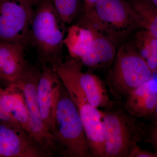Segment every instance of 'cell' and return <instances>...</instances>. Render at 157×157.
I'll return each mask as SVG.
<instances>
[{"label": "cell", "instance_id": "obj_25", "mask_svg": "<svg viewBox=\"0 0 157 157\" xmlns=\"http://www.w3.org/2000/svg\"><path fill=\"white\" fill-rule=\"evenodd\" d=\"M151 3L157 8V0H148Z\"/></svg>", "mask_w": 157, "mask_h": 157}, {"label": "cell", "instance_id": "obj_17", "mask_svg": "<svg viewBox=\"0 0 157 157\" xmlns=\"http://www.w3.org/2000/svg\"><path fill=\"white\" fill-rule=\"evenodd\" d=\"M136 14L140 29L150 33L157 39V8L148 0H127Z\"/></svg>", "mask_w": 157, "mask_h": 157}, {"label": "cell", "instance_id": "obj_21", "mask_svg": "<svg viewBox=\"0 0 157 157\" xmlns=\"http://www.w3.org/2000/svg\"><path fill=\"white\" fill-rule=\"evenodd\" d=\"M0 121L12 123H18L4 108L2 100H1V97H0Z\"/></svg>", "mask_w": 157, "mask_h": 157}, {"label": "cell", "instance_id": "obj_22", "mask_svg": "<svg viewBox=\"0 0 157 157\" xmlns=\"http://www.w3.org/2000/svg\"><path fill=\"white\" fill-rule=\"evenodd\" d=\"M149 138L157 152V124H154L150 130Z\"/></svg>", "mask_w": 157, "mask_h": 157}, {"label": "cell", "instance_id": "obj_11", "mask_svg": "<svg viewBox=\"0 0 157 157\" xmlns=\"http://www.w3.org/2000/svg\"><path fill=\"white\" fill-rule=\"evenodd\" d=\"M61 64L76 80L92 106L98 109H112L113 102L99 76L90 72H83L81 62L71 57L63 60Z\"/></svg>", "mask_w": 157, "mask_h": 157}, {"label": "cell", "instance_id": "obj_5", "mask_svg": "<svg viewBox=\"0 0 157 157\" xmlns=\"http://www.w3.org/2000/svg\"><path fill=\"white\" fill-rule=\"evenodd\" d=\"M103 111L105 157H130L138 143L143 140V125L126 111L117 109Z\"/></svg>", "mask_w": 157, "mask_h": 157}, {"label": "cell", "instance_id": "obj_10", "mask_svg": "<svg viewBox=\"0 0 157 157\" xmlns=\"http://www.w3.org/2000/svg\"><path fill=\"white\" fill-rule=\"evenodd\" d=\"M61 84L60 78L52 66L42 68L37 86V99L43 124L52 135L55 126Z\"/></svg>", "mask_w": 157, "mask_h": 157}, {"label": "cell", "instance_id": "obj_1", "mask_svg": "<svg viewBox=\"0 0 157 157\" xmlns=\"http://www.w3.org/2000/svg\"><path fill=\"white\" fill-rule=\"evenodd\" d=\"M66 25L51 0H39L31 24L29 43L36 49L41 67H54L63 61Z\"/></svg>", "mask_w": 157, "mask_h": 157}, {"label": "cell", "instance_id": "obj_13", "mask_svg": "<svg viewBox=\"0 0 157 157\" xmlns=\"http://www.w3.org/2000/svg\"><path fill=\"white\" fill-rule=\"evenodd\" d=\"M157 102V82L153 77L129 94L124 107L127 112L136 117H149Z\"/></svg>", "mask_w": 157, "mask_h": 157}, {"label": "cell", "instance_id": "obj_19", "mask_svg": "<svg viewBox=\"0 0 157 157\" xmlns=\"http://www.w3.org/2000/svg\"><path fill=\"white\" fill-rule=\"evenodd\" d=\"M61 19L65 24H70L76 16L79 0H51Z\"/></svg>", "mask_w": 157, "mask_h": 157}, {"label": "cell", "instance_id": "obj_15", "mask_svg": "<svg viewBox=\"0 0 157 157\" xmlns=\"http://www.w3.org/2000/svg\"><path fill=\"white\" fill-rule=\"evenodd\" d=\"M94 37L92 27L83 18L78 25L70 27L64 40L70 56L81 60L90 49Z\"/></svg>", "mask_w": 157, "mask_h": 157}, {"label": "cell", "instance_id": "obj_3", "mask_svg": "<svg viewBox=\"0 0 157 157\" xmlns=\"http://www.w3.org/2000/svg\"><path fill=\"white\" fill-rule=\"evenodd\" d=\"M83 18L116 45L140 29L135 11L127 0H100L85 11Z\"/></svg>", "mask_w": 157, "mask_h": 157}, {"label": "cell", "instance_id": "obj_18", "mask_svg": "<svg viewBox=\"0 0 157 157\" xmlns=\"http://www.w3.org/2000/svg\"><path fill=\"white\" fill-rule=\"evenodd\" d=\"M134 45L148 66L157 64V39L150 33L140 29L135 35Z\"/></svg>", "mask_w": 157, "mask_h": 157}, {"label": "cell", "instance_id": "obj_24", "mask_svg": "<svg viewBox=\"0 0 157 157\" xmlns=\"http://www.w3.org/2000/svg\"><path fill=\"white\" fill-rule=\"evenodd\" d=\"M150 118L151 121L154 124H157V102L155 107L154 111L149 117Z\"/></svg>", "mask_w": 157, "mask_h": 157}, {"label": "cell", "instance_id": "obj_20", "mask_svg": "<svg viewBox=\"0 0 157 157\" xmlns=\"http://www.w3.org/2000/svg\"><path fill=\"white\" fill-rule=\"evenodd\" d=\"M130 157H157V152L144 150L137 145L132 151Z\"/></svg>", "mask_w": 157, "mask_h": 157}, {"label": "cell", "instance_id": "obj_6", "mask_svg": "<svg viewBox=\"0 0 157 157\" xmlns=\"http://www.w3.org/2000/svg\"><path fill=\"white\" fill-rule=\"evenodd\" d=\"M54 68L78 109L91 156L105 157L103 111L93 107L90 104L76 80L61 63Z\"/></svg>", "mask_w": 157, "mask_h": 157}, {"label": "cell", "instance_id": "obj_12", "mask_svg": "<svg viewBox=\"0 0 157 157\" xmlns=\"http://www.w3.org/2000/svg\"><path fill=\"white\" fill-rule=\"evenodd\" d=\"M26 46L19 43L0 42V81L7 86L16 84L28 67Z\"/></svg>", "mask_w": 157, "mask_h": 157}, {"label": "cell", "instance_id": "obj_23", "mask_svg": "<svg viewBox=\"0 0 157 157\" xmlns=\"http://www.w3.org/2000/svg\"><path fill=\"white\" fill-rule=\"evenodd\" d=\"M84 3V11L93 8L100 0H83Z\"/></svg>", "mask_w": 157, "mask_h": 157}, {"label": "cell", "instance_id": "obj_14", "mask_svg": "<svg viewBox=\"0 0 157 157\" xmlns=\"http://www.w3.org/2000/svg\"><path fill=\"white\" fill-rule=\"evenodd\" d=\"M89 25L94 29V41L89 51L80 61L82 65L91 69H100L109 66L115 59L116 45L108 37Z\"/></svg>", "mask_w": 157, "mask_h": 157}, {"label": "cell", "instance_id": "obj_16", "mask_svg": "<svg viewBox=\"0 0 157 157\" xmlns=\"http://www.w3.org/2000/svg\"><path fill=\"white\" fill-rule=\"evenodd\" d=\"M0 97L6 111L22 128L33 135L29 116L21 92L14 86H7L3 89L0 86Z\"/></svg>", "mask_w": 157, "mask_h": 157}, {"label": "cell", "instance_id": "obj_9", "mask_svg": "<svg viewBox=\"0 0 157 157\" xmlns=\"http://www.w3.org/2000/svg\"><path fill=\"white\" fill-rule=\"evenodd\" d=\"M33 134L19 124L0 121V157H49Z\"/></svg>", "mask_w": 157, "mask_h": 157}, {"label": "cell", "instance_id": "obj_4", "mask_svg": "<svg viewBox=\"0 0 157 157\" xmlns=\"http://www.w3.org/2000/svg\"><path fill=\"white\" fill-rule=\"evenodd\" d=\"M108 78L111 94L119 101L154 77L134 44H124L117 52Z\"/></svg>", "mask_w": 157, "mask_h": 157}, {"label": "cell", "instance_id": "obj_8", "mask_svg": "<svg viewBox=\"0 0 157 157\" xmlns=\"http://www.w3.org/2000/svg\"><path fill=\"white\" fill-rule=\"evenodd\" d=\"M41 70L29 64L17 83L12 86L17 88L23 95L29 116L32 133L39 143L54 155L57 150L52 135L43 124L39 109L37 90Z\"/></svg>", "mask_w": 157, "mask_h": 157}, {"label": "cell", "instance_id": "obj_2", "mask_svg": "<svg viewBox=\"0 0 157 157\" xmlns=\"http://www.w3.org/2000/svg\"><path fill=\"white\" fill-rule=\"evenodd\" d=\"M52 135L61 156L92 157L78 109L62 82Z\"/></svg>", "mask_w": 157, "mask_h": 157}, {"label": "cell", "instance_id": "obj_7", "mask_svg": "<svg viewBox=\"0 0 157 157\" xmlns=\"http://www.w3.org/2000/svg\"><path fill=\"white\" fill-rule=\"evenodd\" d=\"M39 0H0V42L29 44L31 24Z\"/></svg>", "mask_w": 157, "mask_h": 157}]
</instances>
